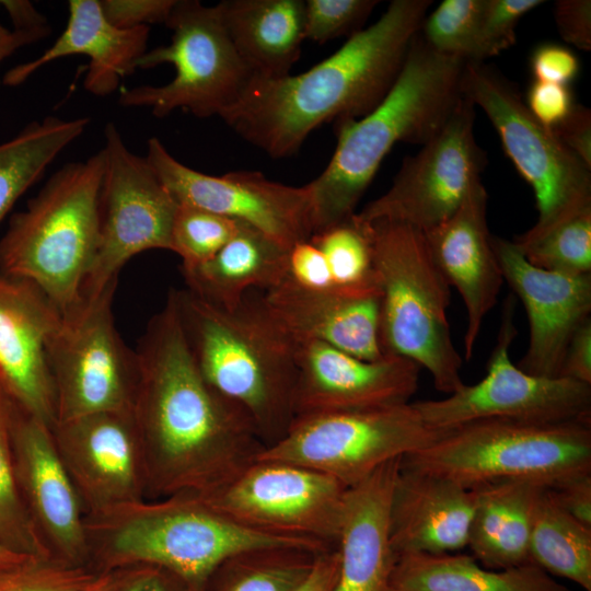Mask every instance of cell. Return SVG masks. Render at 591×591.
<instances>
[{"instance_id": "cell-1", "label": "cell", "mask_w": 591, "mask_h": 591, "mask_svg": "<svg viewBox=\"0 0 591 591\" xmlns=\"http://www.w3.org/2000/svg\"><path fill=\"white\" fill-rule=\"evenodd\" d=\"M136 356L131 412L148 499L207 494L264 452L246 414L199 372L169 296L150 320Z\"/></svg>"}, {"instance_id": "cell-2", "label": "cell", "mask_w": 591, "mask_h": 591, "mask_svg": "<svg viewBox=\"0 0 591 591\" xmlns=\"http://www.w3.org/2000/svg\"><path fill=\"white\" fill-rule=\"evenodd\" d=\"M431 0H394L380 19L299 74L253 77L220 118L269 157L296 153L323 124L358 119L396 81Z\"/></svg>"}, {"instance_id": "cell-3", "label": "cell", "mask_w": 591, "mask_h": 591, "mask_svg": "<svg viewBox=\"0 0 591 591\" xmlns=\"http://www.w3.org/2000/svg\"><path fill=\"white\" fill-rule=\"evenodd\" d=\"M169 297L204 379L246 414L266 448L278 442L296 418L298 338L273 315L263 291H248L231 309L187 288Z\"/></svg>"}, {"instance_id": "cell-4", "label": "cell", "mask_w": 591, "mask_h": 591, "mask_svg": "<svg viewBox=\"0 0 591 591\" xmlns=\"http://www.w3.org/2000/svg\"><path fill=\"white\" fill-rule=\"evenodd\" d=\"M465 61L442 56L415 37L384 99L358 119L336 123L337 144L324 171L308 185L314 232L347 220L397 142L422 146L463 99Z\"/></svg>"}, {"instance_id": "cell-5", "label": "cell", "mask_w": 591, "mask_h": 591, "mask_svg": "<svg viewBox=\"0 0 591 591\" xmlns=\"http://www.w3.org/2000/svg\"><path fill=\"white\" fill-rule=\"evenodd\" d=\"M89 558L103 571L147 565L205 591L216 568L242 551L265 546L331 548L260 532L231 519L196 494L141 499L85 514Z\"/></svg>"}, {"instance_id": "cell-6", "label": "cell", "mask_w": 591, "mask_h": 591, "mask_svg": "<svg viewBox=\"0 0 591 591\" xmlns=\"http://www.w3.org/2000/svg\"><path fill=\"white\" fill-rule=\"evenodd\" d=\"M103 149L55 172L0 240V273L38 287L61 311L82 299L99 244Z\"/></svg>"}, {"instance_id": "cell-7", "label": "cell", "mask_w": 591, "mask_h": 591, "mask_svg": "<svg viewBox=\"0 0 591 591\" xmlns=\"http://www.w3.org/2000/svg\"><path fill=\"white\" fill-rule=\"evenodd\" d=\"M366 223L381 297L384 354L425 368L438 391L456 392L464 382L448 321L450 286L430 255L424 232L392 221Z\"/></svg>"}, {"instance_id": "cell-8", "label": "cell", "mask_w": 591, "mask_h": 591, "mask_svg": "<svg viewBox=\"0 0 591 591\" xmlns=\"http://www.w3.org/2000/svg\"><path fill=\"white\" fill-rule=\"evenodd\" d=\"M399 467L442 476L468 489L502 480L552 487L591 473V420H473L402 456Z\"/></svg>"}, {"instance_id": "cell-9", "label": "cell", "mask_w": 591, "mask_h": 591, "mask_svg": "<svg viewBox=\"0 0 591 591\" xmlns=\"http://www.w3.org/2000/svg\"><path fill=\"white\" fill-rule=\"evenodd\" d=\"M165 25L171 43L147 50L136 69L171 63L173 80L163 85L121 90L125 107H146L157 117L184 108L199 118L221 117L241 97L253 74L237 54L217 4L176 0Z\"/></svg>"}, {"instance_id": "cell-10", "label": "cell", "mask_w": 591, "mask_h": 591, "mask_svg": "<svg viewBox=\"0 0 591 591\" xmlns=\"http://www.w3.org/2000/svg\"><path fill=\"white\" fill-rule=\"evenodd\" d=\"M462 90L484 111L507 157L533 190L538 218L526 232L538 233L591 207V169L531 114L513 82L485 62L470 61Z\"/></svg>"}, {"instance_id": "cell-11", "label": "cell", "mask_w": 591, "mask_h": 591, "mask_svg": "<svg viewBox=\"0 0 591 591\" xmlns=\"http://www.w3.org/2000/svg\"><path fill=\"white\" fill-rule=\"evenodd\" d=\"M445 431L429 427L413 403L300 416L258 459L304 465L349 488L383 464L430 445Z\"/></svg>"}, {"instance_id": "cell-12", "label": "cell", "mask_w": 591, "mask_h": 591, "mask_svg": "<svg viewBox=\"0 0 591 591\" xmlns=\"http://www.w3.org/2000/svg\"><path fill=\"white\" fill-rule=\"evenodd\" d=\"M117 281L82 297L48 345L56 421L106 412H131L137 385L136 351L121 339L113 316Z\"/></svg>"}, {"instance_id": "cell-13", "label": "cell", "mask_w": 591, "mask_h": 591, "mask_svg": "<svg viewBox=\"0 0 591 591\" xmlns=\"http://www.w3.org/2000/svg\"><path fill=\"white\" fill-rule=\"evenodd\" d=\"M347 491L343 483L314 468L257 459L199 496L251 529L336 548Z\"/></svg>"}, {"instance_id": "cell-14", "label": "cell", "mask_w": 591, "mask_h": 591, "mask_svg": "<svg viewBox=\"0 0 591 591\" xmlns=\"http://www.w3.org/2000/svg\"><path fill=\"white\" fill-rule=\"evenodd\" d=\"M514 308L515 298L510 294L503 302L487 373L479 382L464 383L442 399L413 403L429 427L450 429L487 418L529 422L591 420V384L530 374L513 364L509 350L517 335Z\"/></svg>"}, {"instance_id": "cell-15", "label": "cell", "mask_w": 591, "mask_h": 591, "mask_svg": "<svg viewBox=\"0 0 591 591\" xmlns=\"http://www.w3.org/2000/svg\"><path fill=\"white\" fill-rule=\"evenodd\" d=\"M104 136L99 244L82 297L96 296L117 281L120 269L135 255L171 251L178 206L146 157L127 148L113 123L105 126Z\"/></svg>"}, {"instance_id": "cell-16", "label": "cell", "mask_w": 591, "mask_h": 591, "mask_svg": "<svg viewBox=\"0 0 591 591\" xmlns=\"http://www.w3.org/2000/svg\"><path fill=\"white\" fill-rule=\"evenodd\" d=\"M474 124L475 105L463 96L443 127L403 161L390 188L356 212L357 219L398 222L422 232L449 219L482 179L487 162Z\"/></svg>"}, {"instance_id": "cell-17", "label": "cell", "mask_w": 591, "mask_h": 591, "mask_svg": "<svg viewBox=\"0 0 591 591\" xmlns=\"http://www.w3.org/2000/svg\"><path fill=\"white\" fill-rule=\"evenodd\" d=\"M146 159L177 205L247 224L286 250L314 232L308 185H285L256 171L208 175L176 160L157 137L149 139Z\"/></svg>"}, {"instance_id": "cell-18", "label": "cell", "mask_w": 591, "mask_h": 591, "mask_svg": "<svg viewBox=\"0 0 591 591\" xmlns=\"http://www.w3.org/2000/svg\"><path fill=\"white\" fill-rule=\"evenodd\" d=\"M10 401L13 463L25 508L54 557L84 565L89 558L85 511L51 427Z\"/></svg>"}, {"instance_id": "cell-19", "label": "cell", "mask_w": 591, "mask_h": 591, "mask_svg": "<svg viewBox=\"0 0 591 591\" xmlns=\"http://www.w3.org/2000/svg\"><path fill=\"white\" fill-rule=\"evenodd\" d=\"M51 432L85 514L147 498L132 412L96 413L55 422Z\"/></svg>"}, {"instance_id": "cell-20", "label": "cell", "mask_w": 591, "mask_h": 591, "mask_svg": "<svg viewBox=\"0 0 591 591\" xmlns=\"http://www.w3.org/2000/svg\"><path fill=\"white\" fill-rule=\"evenodd\" d=\"M419 370L406 358L363 360L317 340L298 339L296 418L410 403Z\"/></svg>"}, {"instance_id": "cell-21", "label": "cell", "mask_w": 591, "mask_h": 591, "mask_svg": "<svg viewBox=\"0 0 591 591\" xmlns=\"http://www.w3.org/2000/svg\"><path fill=\"white\" fill-rule=\"evenodd\" d=\"M503 280L521 300L530 325L526 352L517 364L526 373L559 376L568 344L591 313V274L572 275L529 263L513 241L493 236Z\"/></svg>"}, {"instance_id": "cell-22", "label": "cell", "mask_w": 591, "mask_h": 591, "mask_svg": "<svg viewBox=\"0 0 591 591\" xmlns=\"http://www.w3.org/2000/svg\"><path fill=\"white\" fill-rule=\"evenodd\" d=\"M61 320L38 287L0 273V384L15 404L50 427L56 395L48 345Z\"/></svg>"}, {"instance_id": "cell-23", "label": "cell", "mask_w": 591, "mask_h": 591, "mask_svg": "<svg viewBox=\"0 0 591 591\" xmlns=\"http://www.w3.org/2000/svg\"><path fill=\"white\" fill-rule=\"evenodd\" d=\"M487 199L480 179L449 219L424 232L434 264L465 305L467 360L473 356L484 320L495 306L505 281L487 225Z\"/></svg>"}, {"instance_id": "cell-24", "label": "cell", "mask_w": 591, "mask_h": 591, "mask_svg": "<svg viewBox=\"0 0 591 591\" xmlns=\"http://www.w3.org/2000/svg\"><path fill=\"white\" fill-rule=\"evenodd\" d=\"M263 297L273 315L298 339L317 340L363 360L386 356L380 291L309 290L285 278Z\"/></svg>"}, {"instance_id": "cell-25", "label": "cell", "mask_w": 591, "mask_h": 591, "mask_svg": "<svg viewBox=\"0 0 591 591\" xmlns=\"http://www.w3.org/2000/svg\"><path fill=\"white\" fill-rule=\"evenodd\" d=\"M474 494L430 473L398 467L389 512L390 541L396 556L444 554L467 546Z\"/></svg>"}, {"instance_id": "cell-26", "label": "cell", "mask_w": 591, "mask_h": 591, "mask_svg": "<svg viewBox=\"0 0 591 591\" xmlns=\"http://www.w3.org/2000/svg\"><path fill=\"white\" fill-rule=\"evenodd\" d=\"M399 459L348 488L335 591H398L393 582L397 556L390 541L389 512Z\"/></svg>"}, {"instance_id": "cell-27", "label": "cell", "mask_w": 591, "mask_h": 591, "mask_svg": "<svg viewBox=\"0 0 591 591\" xmlns=\"http://www.w3.org/2000/svg\"><path fill=\"white\" fill-rule=\"evenodd\" d=\"M63 32L37 58L9 69L3 84L18 86L45 65L71 55H85L90 62L83 85L97 96L117 90L120 81L136 70L137 60L148 50L149 26L118 28L104 15L99 0H70Z\"/></svg>"}, {"instance_id": "cell-28", "label": "cell", "mask_w": 591, "mask_h": 591, "mask_svg": "<svg viewBox=\"0 0 591 591\" xmlns=\"http://www.w3.org/2000/svg\"><path fill=\"white\" fill-rule=\"evenodd\" d=\"M217 7L253 77L290 74L305 40L303 0H224Z\"/></svg>"}, {"instance_id": "cell-29", "label": "cell", "mask_w": 591, "mask_h": 591, "mask_svg": "<svg viewBox=\"0 0 591 591\" xmlns=\"http://www.w3.org/2000/svg\"><path fill=\"white\" fill-rule=\"evenodd\" d=\"M287 253L258 230L242 223L209 260L182 267L187 289L221 308H234L251 290H268L287 276Z\"/></svg>"}, {"instance_id": "cell-30", "label": "cell", "mask_w": 591, "mask_h": 591, "mask_svg": "<svg viewBox=\"0 0 591 591\" xmlns=\"http://www.w3.org/2000/svg\"><path fill=\"white\" fill-rule=\"evenodd\" d=\"M540 486L526 480H502L471 488L474 510L467 546L482 566L508 569L531 564V519Z\"/></svg>"}, {"instance_id": "cell-31", "label": "cell", "mask_w": 591, "mask_h": 591, "mask_svg": "<svg viewBox=\"0 0 591 591\" xmlns=\"http://www.w3.org/2000/svg\"><path fill=\"white\" fill-rule=\"evenodd\" d=\"M398 591H571L533 564L489 569L460 553L397 556Z\"/></svg>"}, {"instance_id": "cell-32", "label": "cell", "mask_w": 591, "mask_h": 591, "mask_svg": "<svg viewBox=\"0 0 591 591\" xmlns=\"http://www.w3.org/2000/svg\"><path fill=\"white\" fill-rule=\"evenodd\" d=\"M529 556L548 575L591 591V526L570 515L544 485L534 499Z\"/></svg>"}, {"instance_id": "cell-33", "label": "cell", "mask_w": 591, "mask_h": 591, "mask_svg": "<svg viewBox=\"0 0 591 591\" xmlns=\"http://www.w3.org/2000/svg\"><path fill=\"white\" fill-rule=\"evenodd\" d=\"M89 123L88 117L48 116L30 123L16 136L0 143V223L60 152L83 134Z\"/></svg>"}, {"instance_id": "cell-34", "label": "cell", "mask_w": 591, "mask_h": 591, "mask_svg": "<svg viewBox=\"0 0 591 591\" xmlns=\"http://www.w3.org/2000/svg\"><path fill=\"white\" fill-rule=\"evenodd\" d=\"M320 553L301 546L242 551L216 568L205 591H293L310 575Z\"/></svg>"}, {"instance_id": "cell-35", "label": "cell", "mask_w": 591, "mask_h": 591, "mask_svg": "<svg viewBox=\"0 0 591 591\" xmlns=\"http://www.w3.org/2000/svg\"><path fill=\"white\" fill-rule=\"evenodd\" d=\"M310 241L323 253L336 290L351 293L380 291L369 224L356 218L315 232Z\"/></svg>"}, {"instance_id": "cell-36", "label": "cell", "mask_w": 591, "mask_h": 591, "mask_svg": "<svg viewBox=\"0 0 591 591\" xmlns=\"http://www.w3.org/2000/svg\"><path fill=\"white\" fill-rule=\"evenodd\" d=\"M513 243L532 265L558 273L591 274V207L538 232H524Z\"/></svg>"}, {"instance_id": "cell-37", "label": "cell", "mask_w": 591, "mask_h": 591, "mask_svg": "<svg viewBox=\"0 0 591 591\" xmlns=\"http://www.w3.org/2000/svg\"><path fill=\"white\" fill-rule=\"evenodd\" d=\"M0 541L9 548L21 554L39 557L53 556L37 532L19 490L11 444V402L1 384Z\"/></svg>"}, {"instance_id": "cell-38", "label": "cell", "mask_w": 591, "mask_h": 591, "mask_svg": "<svg viewBox=\"0 0 591 591\" xmlns=\"http://www.w3.org/2000/svg\"><path fill=\"white\" fill-rule=\"evenodd\" d=\"M484 0H444L426 15L419 36L433 51L465 62L476 60Z\"/></svg>"}, {"instance_id": "cell-39", "label": "cell", "mask_w": 591, "mask_h": 591, "mask_svg": "<svg viewBox=\"0 0 591 591\" xmlns=\"http://www.w3.org/2000/svg\"><path fill=\"white\" fill-rule=\"evenodd\" d=\"M241 222L200 208L178 205L171 230V252L182 267L212 258L239 231Z\"/></svg>"}, {"instance_id": "cell-40", "label": "cell", "mask_w": 591, "mask_h": 591, "mask_svg": "<svg viewBox=\"0 0 591 591\" xmlns=\"http://www.w3.org/2000/svg\"><path fill=\"white\" fill-rule=\"evenodd\" d=\"M99 573L53 556H28L0 568V591H83Z\"/></svg>"}, {"instance_id": "cell-41", "label": "cell", "mask_w": 591, "mask_h": 591, "mask_svg": "<svg viewBox=\"0 0 591 591\" xmlns=\"http://www.w3.org/2000/svg\"><path fill=\"white\" fill-rule=\"evenodd\" d=\"M375 0H305V39L323 44L361 31Z\"/></svg>"}, {"instance_id": "cell-42", "label": "cell", "mask_w": 591, "mask_h": 591, "mask_svg": "<svg viewBox=\"0 0 591 591\" xmlns=\"http://www.w3.org/2000/svg\"><path fill=\"white\" fill-rule=\"evenodd\" d=\"M542 3V0H484L475 61L484 62L514 45L519 21Z\"/></svg>"}, {"instance_id": "cell-43", "label": "cell", "mask_w": 591, "mask_h": 591, "mask_svg": "<svg viewBox=\"0 0 591 591\" xmlns=\"http://www.w3.org/2000/svg\"><path fill=\"white\" fill-rule=\"evenodd\" d=\"M286 279L309 290H334L327 262L310 239L288 250Z\"/></svg>"}, {"instance_id": "cell-44", "label": "cell", "mask_w": 591, "mask_h": 591, "mask_svg": "<svg viewBox=\"0 0 591 591\" xmlns=\"http://www.w3.org/2000/svg\"><path fill=\"white\" fill-rule=\"evenodd\" d=\"M176 0H101L106 19L118 28L166 23Z\"/></svg>"}, {"instance_id": "cell-45", "label": "cell", "mask_w": 591, "mask_h": 591, "mask_svg": "<svg viewBox=\"0 0 591 591\" xmlns=\"http://www.w3.org/2000/svg\"><path fill=\"white\" fill-rule=\"evenodd\" d=\"M531 114L544 126L561 123L576 103L569 85L533 80L524 97Z\"/></svg>"}, {"instance_id": "cell-46", "label": "cell", "mask_w": 591, "mask_h": 591, "mask_svg": "<svg viewBox=\"0 0 591 591\" xmlns=\"http://www.w3.org/2000/svg\"><path fill=\"white\" fill-rule=\"evenodd\" d=\"M580 62L575 53L554 43L542 44L533 50L530 69L535 81L569 85L579 73Z\"/></svg>"}, {"instance_id": "cell-47", "label": "cell", "mask_w": 591, "mask_h": 591, "mask_svg": "<svg viewBox=\"0 0 591 591\" xmlns=\"http://www.w3.org/2000/svg\"><path fill=\"white\" fill-rule=\"evenodd\" d=\"M554 19L561 38L581 50L591 49V1L558 0Z\"/></svg>"}, {"instance_id": "cell-48", "label": "cell", "mask_w": 591, "mask_h": 591, "mask_svg": "<svg viewBox=\"0 0 591 591\" xmlns=\"http://www.w3.org/2000/svg\"><path fill=\"white\" fill-rule=\"evenodd\" d=\"M114 591H193L183 580L159 567L138 565L117 569Z\"/></svg>"}, {"instance_id": "cell-49", "label": "cell", "mask_w": 591, "mask_h": 591, "mask_svg": "<svg viewBox=\"0 0 591 591\" xmlns=\"http://www.w3.org/2000/svg\"><path fill=\"white\" fill-rule=\"evenodd\" d=\"M552 129L558 139L591 169V111L576 104L570 114Z\"/></svg>"}, {"instance_id": "cell-50", "label": "cell", "mask_w": 591, "mask_h": 591, "mask_svg": "<svg viewBox=\"0 0 591 591\" xmlns=\"http://www.w3.org/2000/svg\"><path fill=\"white\" fill-rule=\"evenodd\" d=\"M549 489L570 515L591 526V473L572 476Z\"/></svg>"}, {"instance_id": "cell-51", "label": "cell", "mask_w": 591, "mask_h": 591, "mask_svg": "<svg viewBox=\"0 0 591 591\" xmlns=\"http://www.w3.org/2000/svg\"><path fill=\"white\" fill-rule=\"evenodd\" d=\"M559 376L591 384V317L586 320L571 337Z\"/></svg>"}, {"instance_id": "cell-52", "label": "cell", "mask_w": 591, "mask_h": 591, "mask_svg": "<svg viewBox=\"0 0 591 591\" xmlns=\"http://www.w3.org/2000/svg\"><path fill=\"white\" fill-rule=\"evenodd\" d=\"M338 567L337 547L320 553L310 575L293 591H335Z\"/></svg>"}, {"instance_id": "cell-53", "label": "cell", "mask_w": 591, "mask_h": 591, "mask_svg": "<svg viewBox=\"0 0 591 591\" xmlns=\"http://www.w3.org/2000/svg\"><path fill=\"white\" fill-rule=\"evenodd\" d=\"M0 5L10 16L14 30H39L49 27L48 22L35 7L26 0H0Z\"/></svg>"}, {"instance_id": "cell-54", "label": "cell", "mask_w": 591, "mask_h": 591, "mask_svg": "<svg viewBox=\"0 0 591 591\" xmlns=\"http://www.w3.org/2000/svg\"><path fill=\"white\" fill-rule=\"evenodd\" d=\"M50 33L49 27L39 30H13L11 35L0 43V63L18 49L40 40Z\"/></svg>"}, {"instance_id": "cell-55", "label": "cell", "mask_w": 591, "mask_h": 591, "mask_svg": "<svg viewBox=\"0 0 591 591\" xmlns=\"http://www.w3.org/2000/svg\"><path fill=\"white\" fill-rule=\"evenodd\" d=\"M117 570L100 571L95 580L83 591H114Z\"/></svg>"}, {"instance_id": "cell-56", "label": "cell", "mask_w": 591, "mask_h": 591, "mask_svg": "<svg viewBox=\"0 0 591 591\" xmlns=\"http://www.w3.org/2000/svg\"><path fill=\"white\" fill-rule=\"evenodd\" d=\"M28 556H32V555H25V554L14 552L13 549L9 548L7 545H4L0 541V568L18 563Z\"/></svg>"}, {"instance_id": "cell-57", "label": "cell", "mask_w": 591, "mask_h": 591, "mask_svg": "<svg viewBox=\"0 0 591 591\" xmlns=\"http://www.w3.org/2000/svg\"><path fill=\"white\" fill-rule=\"evenodd\" d=\"M11 33L12 31L0 23V43L4 42L11 35Z\"/></svg>"}]
</instances>
